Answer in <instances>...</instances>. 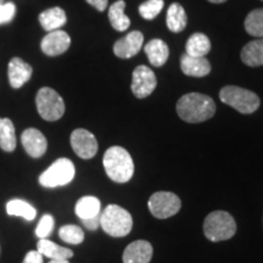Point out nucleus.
I'll return each instance as SVG.
<instances>
[{"instance_id": "obj_1", "label": "nucleus", "mask_w": 263, "mask_h": 263, "mask_svg": "<svg viewBox=\"0 0 263 263\" xmlns=\"http://www.w3.org/2000/svg\"><path fill=\"white\" fill-rule=\"evenodd\" d=\"M216 104L209 95L189 93L183 95L177 103V114L188 123L205 122L213 117Z\"/></svg>"}, {"instance_id": "obj_2", "label": "nucleus", "mask_w": 263, "mask_h": 263, "mask_svg": "<svg viewBox=\"0 0 263 263\" xmlns=\"http://www.w3.org/2000/svg\"><path fill=\"white\" fill-rule=\"evenodd\" d=\"M104 168L107 177L116 183L129 182L134 174V162L122 146H111L104 154Z\"/></svg>"}, {"instance_id": "obj_3", "label": "nucleus", "mask_w": 263, "mask_h": 263, "mask_svg": "<svg viewBox=\"0 0 263 263\" xmlns=\"http://www.w3.org/2000/svg\"><path fill=\"white\" fill-rule=\"evenodd\" d=\"M100 227L110 236L121 238L130 233L133 218L123 207L108 205L103 213H100Z\"/></svg>"}, {"instance_id": "obj_4", "label": "nucleus", "mask_w": 263, "mask_h": 263, "mask_svg": "<svg viewBox=\"0 0 263 263\" xmlns=\"http://www.w3.org/2000/svg\"><path fill=\"white\" fill-rule=\"evenodd\" d=\"M203 233L210 241H224L236 233L235 219L226 211H213L205 218Z\"/></svg>"}, {"instance_id": "obj_5", "label": "nucleus", "mask_w": 263, "mask_h": 263, "mask_svg": "<svg viewBox=\"0 0 263 263\" xmlns=\"http://www.w3.org/2000/svg\"><path fill=\"white\" fill-rule=\"evenodd\" d=\"M219 99L223 104L235 108L240 114H254L259 107V98L254 91L236 87V85H227L219 91Z\"/></svg>"}, {"instance_id": "obj_6", "label": "nucleus", "mask_w": 263, "mask_h": 263, "mask_svg": "<svg viewBox=\"0 0 263 263\" xmlns=\"http://www.w3.org/2000/svg\"><path fill=\"white\" fill-rule=\"evenodd\" d=\"M35 105L37 111L43 120L54 122L60 120L65 114L64 99L57 90L49 87L41 88L35 97Z\"/></svg>"}, {"instance_id": "obj_7", "label": "nucleus", "mask_w": 263, "mask_h": 263, "mask_svg": "<svg viewBox=\"0 0 263 263\" xmlns=\"http://www.w3.org/2000/svg\"><path fill=\"white\" fill-rule=\"evenodd\" d=\"M76 168L71 160L59 159L39 177V183L45 188H57L71 183L74 178Z\"/></svg>"}, {"instance_id": "obj_8", "label": "nucleus", "mask_w": 263, "mask_h": 263, "mask_svg": "<svg viewBox=\"0 0 263 263\" xmlns=\"http://www.w3.org/2000/svg\"><path fill=\"white\" fill-rule=\"evenodd\" d=\"M147 207L154 217L159 219H166L179 212L182 201L173 193L157 192L151 195L147 201Z\"/></svg>"}, {"instance_id": "obj_9", "label": "nucleus", "mask_w": 263, "mask_h": 263, "mask_svg": "<svg viewBox=\"0 0 263 263\" xmlns=\"http://www.w3.org/2000/svg\"><path fill=\"white\" fill-rule=\"evenodd\" d=\"M157 85L156 76L151 68L145 65H140L133 71L132 91L138 99H145L153 94Z\"/></svg>"}, {"instance_id": "obj_10", "label": "nucleus", "mask_w": 263, "mask_h": 263, "mask_svg": "<svg viewBox=\"0 0 263 263\" xmlns=\"http://www.w3.org/2000/svg\"><path fill=\"white\" fill-rule=\"evenodd\" d=\"M70 141L76 155L80 156L81 159L89 160L97 155L98 140L89 130L83 129V128L74 129L71 134Z\"/></svg>"}, {"instance_id": "obj_11", "label": "nucleus", "mask_w": 263, "mask_h": 263, "mask_svg": "<svg viewBox=\"0 0 263 263\" xmlns=\"http://www.w3.org/2000/svg\"><path fill=\"white\" fill-rule=\"evenodd\" d=\"M71 45V38L65 31L57 29V31L49 32L42 39L41 49L47 57L54 58L64 54L68 50Z\"/></svg>"}, {"instance_id": "obj_12", "label": "nucleus", "mask_w": 263, "mask_h": 263, "mask_svg": "<svg viewBox=\"0 0 263 263\" xmlns=\"http://www.w3.org/2000/svg\"><path fill=\"white\" fill-rule=\"evenodd\" d=\"M143 33L139 31H132L115 43L114 52L120 59H130L136 57L140 51V49L143 48Z\"/></svg>"}, {"instance_id": "obj_13", "label": "nucleus", "mask_w": 263, "mask_h": 263, "mask_svg": "<svg viewBox=\"0 0 263 263\" xmlns=\"http://www.w3.org/2000/svg\"><path fill=\"white\" fill-rule=\"evenodd\" d=\"M22 145H24L26 153L33 159H39L47 153L48 141L47 138L41 130L35 128H28L21 136Z\"/></svg>"}, {"instance_id": "obj_14", "label": "nucleus", "mask_w": 263, "mask_h": 263, "mask_svg": "<svg viewBox=\"0 0 263 263\" xmlns=\"http://www.w3.org/2000/svg\"><path fill=\"white\" fill-rule=\"evenodd\" d=\"M33 68L31 65L25 62L21 58H12L8 66L9 83L12 88L18 89L31 80Z\"/></svg>"}, {"instance_id": "obj_15", "label": "nucleus", "mask_w": 263, "mask_h": 263, "mask_svg": "<svg viewBox=\"0 0 263 263\" xmlns=\"http://www.w3.org/2000/svg\"><path fill=\"white\" fill-rule=\"evenodd\" d=\"M153 246L145 240H137L130 242L124 250L123 263H150L153 258Z\"/></svg>"}, {"instance_id": "obj_16", "label": "nucleus", "mask_w": 263, "mask_h": 263, "mask_svg": "<svg viewBox=\"0 0 263 263\" xmlns=\"http://www.w3.org/2000/svg\"><path fill=\"white\" fill-rule=\"evenodd\" d=\"M180 68L189 77H206L211 72V64L206 58H195L184 54L180 59Z\"/></svg>"}, {"instance_id": "obj_17", "label": "nucleus", "mask_w": 263, "mask_h": 263, "mask_svg": "<svg viewBox=\"0 0 263 263\" xmlns=\"http://www.w3.org/2000/svg\"><path fill=\"white\" fill-rule=\"evenodd\" d=\"M145 54L147 55L150 64L155 67H161L166 64L170 57L168 45L164 43L162 39H151L144 48Z\"/></svg>"}, {"instance_id": "obj_18", "label": "nucleus", "mask_w": 263, "mask_h": 263, "mask_svg": "<svg viewBox=\"0 0 263 263\" xmlns=\"http://www.w3.org/2000/svg\"><path fill=\"white\" fill-rule=\"evenodd\" d=\"M67 21L66 12L61 8H50L39 15V24L44 31L52 32L61 28Z\"/></svg>"}, {"instance_id": "obj_19", "label": "nucleus", "mask_w": 263, "mask_h": 263, "mask_svg": "<svg viewBox=\"0 0 263 263\" xmlns=\"http://www.w3.org/2000/svg\"><path fill=\"white\" fill-rule=\"evenodd\" d=\"M186 24H188V17L183 6L178 3L171 4L166 16V25L170 31L173 33L182 32L186 27Z\"/></svg>"}, {"instance_id": "obj_20", "label": "nucleus", "mask_w": 263, "mask_h": 263, "mask_svg": "<svg viewBox=\"0 0 263 263\" xmlns=\"http://www.w3.org/2000/svg\"><path fill=\"white\" fill-rule=\"evenodd\" d=\"M124 9H126V2L124 0H117L108 9V20L114 29L118 32L127 31L129 28L130 20L128 16L124 14Z\"/></svg>"}, {"instance_id": "obj_21", "label": "nucleus", "mask_w": 263, "mask_h": 263, "mask_svg": "<svg viewBox=\"0 0 263 263\" xmlns=\"http://www.w3.org/2000/svg\"><path fill=\"white\" fill-rule=\"evenodd\" d=\"M241 60L250 67L263 66V38L250 42L242 48Z\"/></svg>"}, {"instance_id": "obj_22", "label": "nucleus", "mask_w": 263, "mask_h": 263, "mask_svg": "<svg viewBox=\"0 0 263 263\" xmlns=\"http://www.w3.org/2000/svg\"><path fill=\"white\" fill-rule=\"evenodd\" d=\"M37 251L49 259H70L73 257V251L70 249L62 248L48 239H39Z\"/></svg>"}, {"instance_id": "obj_23", "label": "nucleus", "mask_w": 263, "mask_h": 263, "mask_svg": "<svg viewBox=\"0 0 263 263\" xmlns=\"http://www.w3.org/2000/svg\"><path fill=\"white\" fill-rule=\"evenodd\" d=\"M186 55L195 58H205L211 50V42L203 33H195L188 39L185 45Z\"/></svg>"}, {"instance_id": "obj_24", "label": "nucleus", "mask_w": 263, "mask_h": 263, "mask_svg": "<svg viewBox=\"0 0 263 263\" xmlns=\"http://www.w3.org/2000/svg\"><path fill=\"white\" fill-rule=\"evenodd\" d=\"M17 145L15 126L10 118L0 117V149L12 153Z\"/></svg>"}, {"instance_id": "obj_25", "label": "nucleus", "mask_w": 263, "mask_h": 263, "mask_svg": "<svg viewBox=\"0 0 263 263\" xmlns=\"http://www.w3.org/2000/svg\"><path fill=\"white\" fill-rule=\"evenodd\" d=\"M76 215L81 219H88L100 215L101 203L95 196H83L76 203Z\"/></svg>"}, {"instance_id": "obj_26", "label": "nucleus", "mask_w": 263, "mask_h": 263, "mask_svg": "<svg viewBox=\"0 0 263 263\" xmlns=\"http://www.w3.org/2000/svg\"><path fill=\"white\" fill-rule=\"evenodd\" d=\"M6 212L10 216L24 217L26 221H33L37 216V210L33 207L31 203L21 199L10 200L6 203Z\"/></svg>"}, {"instance_id": "obj_27", "label": "nucleus", "mask_w": 263, "mask_h": 263, "mask_svg": "<svg viewBox=\"0 0 263 263\" xmlns=\"http://www.w3.org/2000/svg\"><path fill=\"white\" fill-rule=\"evenodd\" d=\"M245 29L252 37H263V9L252 10L246 16Z\"/></svg>"}, {"instance_id": "obj_28", "label": "nucleus", "mask_w": 263, "mask_h": 263, "mask_svg": "<svg viewBox=\"0 0 263 263\" xmlns=\"http://www.w3.org/2000/svg\"><path fill=\"white\" fill-rule=\"evenodd\" d=\"M59 236L62 241L67 242V244L78 245L82 244L84 240V232L82 230L81 227L73 224H66L61 227L59 230Z\"/></svg>"}, {"instance_id": "obj_29", "label": "nucleus", "mask_w": 263, "mask_h": 263, "mask_svg": "<svg viewBox=\"0 0 263 263\" xmlns=\"http://www.w3.org/2000/svg\"><path fill=\"white\" fill-rule=\"evenodd\" d=\"M163 0H146L139 6V14L144 20H154L162 11Z\"/></svg>"}, {"instance_id": "obj_30", "label": "nucleus", "mask_w": 263, "mask_h": 263, "mask_svg": "<svg viewBox=\"0 0 263 263\" xmlns=\"http://www.w3.org/2000/svg\"><path fill=\"white\" fill-rule=\"evenodd\" d=\"M54 218L51 215H44L39 221L37 229H35V235L39 239H47L51 234L52 229H54Z\"/></svg>"}, {"instance_id": "obj_31", "label": "nucleus", "mask_w": 263, "mask_h": 263, "mask_svg": "<svg viewBox=\"0 0 263 263\" xmlns=\"http://www.w3.org/2000/svg\"><path fill=\"white\" fill-rule=\"evenodd\" d=\"M16 15V5L14 3H4L0 5V25H6L14 20Z\"/></svg>"}, {"instance_id": "obj_32", "label": "nucleus", "mask_w": 263, "mask_h": 263, "mask_svg": "<svg viewBox=\"0 0 263 263\" xmlns=\"http://www.w3.org/2000/svg\"><path fill=\"white\" fill-rule=\"evenodd\" d=\"M24 263H44L43 262V255L37 250L35 251H28L26 254Z\"/></svg>"}, {"instance_id": "obj_33", "label": "nucleus", "mask_w": 263, "mask_h": 263, "mask_svg": "<svg viewBox=\"0 0 263 263\" xmlns=\"http://www.w3.org/2000/svg\"><path fill=\"white\" fill-rule=\"evenodd\" d=\"M82 223H83L87 229L97 230L99 227H100V215L91 217V218H88V219H82Z\"/></svg>"}, {"instance_id": "obj_34", "label": "nucleus", "mask_w": 263, "mask_h": 263, "mask_svg": "<svg viewBox=\"0 0 263 263\" xmlns=\"http://www.w3.org/2000/svg\"><path fill=\"white\" fill-rule=\"evenodd\" d=\"M85 2L88 3V4L93 6L98 10V11L103 12L105 10L107 9V5H108V2L107 0H85Z\"/></svg>"}, {"instance_id": "obj_35", "label": "nucleus", "mask_w": 263, "mask_h": 263, "mask_svg": "<svg viewBox=\"0 0 263 263\" xmlns=\"http://www.w3.org/2000/svg\"><path fill=\"white\" fill-rule=\"evenodd\" d=\"M49 263H70L68 259H50Z\"/></svg>"}, {"instance_id": "obj_36", "label": "nucleus", "mask_w": 263, "mask_h": 263, "mask_svg": "<svg viewBox=\"0 0 263 263\" xmlns=\"http://www.w3.org/2000/svg\"><path fill=\"white\" fill-rule=\"evenodd\" d=\"M210 3H213V4H222V3L227 2V0H209Z\"/></svg>"}, {"instance_id": "obj_37", "label": "nucleus", "mask_w": 263, "mask_h": 263, "mask_svg": "<svg viewBox=\"0 0 263 263\" xmlns=\"http://www.w3.org/2000/svg\"><path fill=\"white\" fill-rule=\"evenodd\" d=\"M4 3H5V0H0V5L4 4Z\"/></svg>"}]
</instances>
